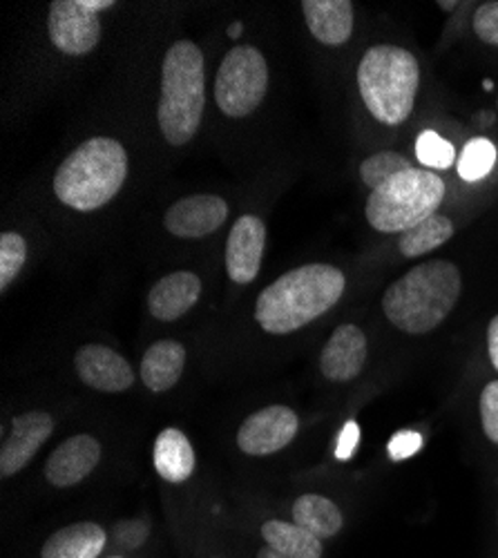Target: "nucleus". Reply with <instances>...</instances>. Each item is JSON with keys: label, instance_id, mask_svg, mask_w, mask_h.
<instances>
[{"label": "nucleus", "instance_id": "obj_1", "mask_svg": "<svg viewBox=\"0 0 498 558\" xmlns=\"http://www.w3.org/2000/svg\"><path fill=\"white\" fill-rule=\"evenodd\" d=\"M347 289V277L329 264L293 268L268 284L255 302L259 329L270 336H289L329 313Z\"/></svg>", "mask_w": 498, "mask_h": 558}, {"label": "nucleus", "instance_id": "obj_2", "mask_svg": "<svg viewBox=\"0 0 498 558\" xmlns=\"http://www.w3.org/2000/svg\"><path fill=\"white\" fill-rule=\"evenodd\" d=\"M461 293L459 266L447 259H429L396 279L382 295V311L398 331L427 336L457 308Z\"/></svg>", "mask_w": 498, "mask_h": 558}, {"label": "nucleus", "instance_id": "obj_3", "mask_svg": "<svg viewBox=\"0 0 498 558\" xmlns=\"http://www.w3.org/2000/svg\"><path fill=\"white\" fill-rule=\"evenodd\" d=\"M127 177V153L110 136L81 144L59 166L54 193L61 204L78 213H93L110 204Z\"/></svg>", "mask_w": 498, "mask_h": 558}, {"label": "nucleus", "instance_id": "obj_4", "mask_svg": "<svg viewBox=\"0 0 498 558\" xmlns=\"http://www.w3.org/2000/svg\"><path fill=\"white\" fill-rule=\"evenodd\" d=\"M206 108L204 54L193 40H177L163 57L159 128L170 146H184L197 134Z\"/></svg>", "mask_w": 498, "mask_h": 558}, {"label": "nucleus", "instance_id": "obj_5", "mask_svg": "<svg viewBox=\"0 0 498 558\" xmlns=\"http://www.w3.org/2000/svg\"><path fill=\"white\" fill-rule=\"evenodd\" d=\"M421 65L400 45H374L357 65V89L372 117L385 125H400L416 106Z\"/></svg>", "mask_w": 498, "mask_h": 558}, {"label": "nucleus", "instance_id": "obj_6", "mask_svg": "<svg viewBox=\"0 0 498 558\" xmlns=\"http://www.w3.org/2000/svg\"><path fill=\"white\" fill-rule=\"evenodd\" d=\"M445 199L442 179L427 168L404 170L369 193L365 215L372 228L393 235L436 215Z\"/></svg>", "mask_w": 498, "mask_h": 558}, {"label": "nucleus", "instance_id": "obj_7", "mask_svg": "<svg viewBox=\"0 0 498 558\" xmlns=\"http://www.w3.org/2000/svg\"><path fill=\"white\" fill-rule=\"evenodd\" d=\"M268 89V65L253 45H238L221 61L215 78V101L231 119L253 114Z\"/></svg>", "mask_w": 498, "mask_h": 558}, {"label": "nucleus", "instance_id": "obj_8", "mask_svg": "<svg viewBox=\"0 0 498 558\" xmlns=\"http://www.w3.org/2000/svg\"><path fill=\"white\" fill-rule=\"evenodd\" d=\"M300 417L291 407L270 404L251 413L238 432V447L246 456H270L293 442Z\"/></svg>", "mask_w": 498, "mask_h": 558}, {"label": "nucleus", "instance_id": "obj_9", "mask_svg": "<svg viewBox=\"0 0 498 558\" xmlns=\"http://www.w3.org/2000/svg\"><path fill=\"white\" fill-rule=\"evenodd\" d=\"M48 34L54 48L68 57H85L101 38L99 14L87 12L81 0H54L50 5Z\"/></svg>", "mask_w": 498, "mask_h": 558}, {"label": "nucleus", "instance_id": "obj_10", "mask_svg": "<svg viewBox=\"0 0 498 558\" xmlns=\"http://www.w3.org/2000/svg\"><path fill=\"white\" fill-rule=\"evenodd\" d=\"M54 417L48 411H27L16 415L12 429L0 447V476L12 478L23 472L38 449L50 440Z\"/></svg>", "mask_w": 498, "mask_h": 558}, {"label": "nucleus", "instance_id": "obj_11", "mask_svg": "<svg viewBox=\"0 0 498 558\" xmlns=\"http://www.w3.org/2000/svg\"><path fill=\"white\" fill-rule=\"evenodd\" d=\"M101 456L104 449L95 436H72L50 453L48 462H45V478L57 489L74 487L99 468Z\"/></svg>", "mask_w": 498, "mask_h": 558}, {"label": "nucleus", "instance_id": "obj_12", "mask_svg": "<svg viewBox=\"0 0 498 558\" xmlns=\"http://www.w3.org/2000/svg\"><path fill=\"white\" fill-rule=\"evenodd\" d=\"M74 368L85 387L101 393H123L134 385L130 362L104 344L81 347L74 355Z\"/></svg>", "mask_w": 498, "mask_h": 558}, {"label": "nucleus", "instance_id": "obj_13", "mask_svg": "<svg viewBox=\"0 0 498 558\" xmlns=\"http://www.w3.org/2000/svg\"><path fill=\"white\" fill-rule=\"evenodd\" d=\"M369 360V340L355 324H342L327 340L320 353V374L329 383H351Z\"/></svg>", "mask_w": 498, "mask_h": 558}, {"label": "nucleus", "instance_id": "obj_14", "mask_svg": "<svg viewBox=\"0 0 498 558\" xmlns=\"http://www.w3.org/2000/svg\"><path fill=\"white\" fill-rule=\"evenodd\" d=\"M226 219H229V204L217 195H191L174 202L163 223L168 232L181 240H199L215 232Z\"/></svg>", "mask_w": 498, "mask_h": 558}, {"label": "nucleus", "instance_id": "obj_15", "mask_svg": "<svg viewBox=\"0 0 498 558\" xmlns=\"http://www.w3.org/2000/svg\"><path fill=\"white\" fill-rule=\"evenodd\" d=\"M266 246V226L255 215L235 221L226 244V270L235 284H251L259 275Z\"/></svg>", "mask_w": 498, "mask_h": 558}, {"label": "nucleus", "instance_id": "obj_16", "mask_svg": "<svg viewBox=\"0 0 498 558\" xmlns=\"http://www.w3.org/2000/svg\"><path fill=\"white\" fill-rule=\"evenodd\" d=\"M202 295V279L195 272L177 270L161 277L148 293V311L159 322L184 317Z\"/></svg>", "mask_w": 498, "mask_h": 558}, {"label": "nucleus", "instance_id": "obj_17", "mask_svg": "<svg viewBox=\"0 0 498 558\" xmlns=\"http://www.w3.org/2000/svg\"><path fill=\"white\" fill-rule=\"evenodd\" d=\"M311 34L329 48H340L353 34V3L349 0H302Z\"/></svg>", "mask_w": 498, "mask_h": 558}, {"label": "nucleus", "instance_id": "obj_18", "mask_svg": "<svg viewBox=\"0 0 498 558\" xmlns=\"http://www.w3.org/2000/svg\"><path fill=\"white\" fill-rule=\"evenodd\" d=\"M155 472L170 485L186 483L197 468L195 449L184 432L174 427L163 429L153 447Z\"/></svg>", "mask_w": 498, "mask_h": 558}, {"label": "nucleus", "instance_id": "obj_19", "mask_svg": "<svg viewBox=\"0 0 498 558\" xmlns=\"http://www.w3.org/2000/svg\"><path fill=\"white\" fill-rule=\"evenodd\" d=\"M108 545L99 523L81 521L54 532L40 547V558H99Z\"/></svg>", "mask_w": 498, "mask_h": 558}, {"label": "nucleus", "instance_id": "obj_20", "mask_svg": "<svg viewBox=\"0 0 498 558\" xmlns=\"http://www.w3.org/2000/svg\"><path fill=\"white\" fill-rule=\"evenodd\" d=\"M184 368L186 347L177 340H159L144 353L139 376L153 393H166L184 376Z\"/></svg>", "mask_w": 498, "mask_h": 558}, {"label": "nucleus", "instance_id": "obj_21", "mask_svg": "<svg viewBox=\"0 0 498 558\" xmlns=\"http://www.w3.org/2000/svg\"><path fill=\"white\" fill-rule=\"evenodd\" d=\"M293 523L320 541L336 538L344 530L342 509L323 494H304L293 502Z\"/></svg>", "mask_w": 498, "mask_h": 558}, {"label": "nucleus", "instance_id": "obj_22", "mask_svg": "<svg viewBox=\"0 0 498 558\" xmlns=\"http://www.w3.org/2000/svg\"><path fill=\"white\" fill-rule=\"evenodd\" d=\"M262 538L268 547L289 556V558H323L325 547L318 536L297 523H287L280 519H270L262 525Z\"/></svg>", "mask_w": 498, "mask_h": 558}, {"label": "nucleus", "instance_id": "obj_23", "mask_svg": "<svg viewBox=\"0 0 498 558\" xmlns=\"http://www.w3.org/2000/svg\"><path fill=\"white\" fill-rule=\"evenodd\" d=\"M451 238H454V223H451L449 217L436 213L418 226L402 232L398 240V248L406 259L423 257L447 244Z\"/></svg>", "mask_w": 498, "mask_h": 558}, {"label": "nucleus", "instance_id": "obj_24", "mask_svg": "<svg viewBox=\"0 0 498 558\" xmlns=\"http://www.w3.org/2000/svg\"><path fill=\"white\" fill-rule=\"evenodd\" d=\"M496 159H498L496 146L489 142V138L476 136L472 142H467V146L461 153V159L457 166L459 177L470 183L481 181L491 172V168L496 166Z\"/></svg>", "mask_w": 498, "mask_h": 558}, {"label": "nucleus", "instance_id": "obj_25", "mask_svg": "<svg viewBox=\"0 0 498 558\" xmlns=\"http://www.w3.org/2000/svg\"><path fill=\"white\" fill-rule=\"evenodd\" d=\"M412 161L402 157L396 150H385V153H376L372 157H367L360 166V179L365 185H369V191L380 189L385 181H389L391 177L412 170Z\"/></svg>", "mask_w": 498, "mask_h": 558}, {"label": "nucleus", "instance_id": "obj_26", "mask_svg": "<svg viewBox=\"0 0 498 558\" xmlns=\"http://www.w3.org/2000/svg\"><path fill=\"white\" fill-rule=\"evenodd\" d=\"M416 159L432 170H447L457 161V150L434 130H423L416 138Z\"/></svg>", "mask_w": 498, "mask_h": 558}, {"label": "nucleus", "instance_id": "obj_27", "mask_svg": "<svg viewBox=\"0 0 498 558\" xmlns=\"http://www.w3.org/2000/svg\"><path fill=\"white\" fill-rule=\"evenodd\" d=\"M27 262V244L19 232H3L0 235V291L8 293L16 275Z\"/></svg>", "mask_w": 498, "mask_h": 558}, {"label": "nucleus", "instance_id": "obj_28", "mask_svg": "<svg viewBox=\"0 0 498 558\" xmlns=\"http://www.w3.org/2000/svg\"><path fill=\"white\" fill-rule=\"evenodd\" d=\"M478 415L485 438L498 447V378L483 387L478 396Z\"/></svg>", "mask_w": 498, "mask_h": 558}, {"label": "nucleus", "instance_id": "obj_29", "mask_svg": "<svg viewBox=\"0 0 498 558\" xmlns=\"http://www.w3.org/2000/svg\"><path fill=\"white\" fill-rule=\"evenodd\" d=\"M474 34L498 48V0H489L474 12Z\"/></svg>", "mask_w": 498, "mask_h": 558}, {"label": "nucleus", "instance_id": "obj_30", "mask_svg": "<svg viewBox=\"0 0 498 558\" xmlns=\"http://www.w3.org/2000/svg\"><path fill=\"white\" fill-rule=\"evenodd\" d=\"M421 445H423V438L418 434H412V432L398 434L389 445V453L393 460H400L406 456H414L421 449Z\"/></svg>", "mask_w": 498, "mask_h": 558}, {"label": "nucleus", "instance_id": "obj_31", "mask_svg": "<svg viewBox=\"0 0 498 558\" xmlns=\"http://www.w3.org/2000/svg\"><path fill=\"white\" fill-rule=\"evenodd\" d=\"M357 445V425L355 423H349L344 429H342V436H340V445H338V458L347 460L353 449Z\"/></svg>", "mask_w": 498, "mask_h": 558}, {"label": "nucleus", "instance_id": "obj_32", "mask_svg": "<svg viewBox=\"0 0 498 558\" xmlns=\"http://www.w3.org/2000/svg\"><path fill=\"white\" fill-rule=\"evenodd\" d=\"M487 355H489L494 371L498 374V315L491 317L489 327H487Z\"/></svg>", "mask_w": 498, "mask_h": 558}, {"label": "nucleus", "instance_id": "obj_33", "mask_svg": "<svg viewBox=\"0 0 498 558\" xmlns=\"http://www.w3.org/2000/svg\"><path fill=\"white\" fill-rule=\"evenodd\" d=\"M81 3L87 12H93V14H101V12L112 10L117 5L114 0H81Z\"/></svg>", "mask_w": 498, "mask_h": 558}, {"label": "nucleus", "instance_id": "obj_34", "mask_svg": "<svg viewBox=\"0 0 498 558\" xmlns=\"http://www.w3.org/2000/svg\"><path fill=\"white\" fill-rule=\"evenodd\" d=\"M255 558H289V556H284V554H280V551H276L274 547H268V545H264L259 551H257V556Z\"/></svg>", "mask_w": 498, "mask_h": 558}, {"label": "nucleus", "instance_id": "obj_35", "mask_svg": "<svg viewBox=\"0 0 498 558\" xmlns=\"http://www.w3.org/2000/svg\"><path fill=\"white\" fill-rule=\"evenodd\" d=\"M240 34H242V23H233V25L229 27V36H231V38H240Z\"/></svg>", "mask_w": 498, "mask_h": 558}, {"label": "nucleus", "instance_id": "obj_36", "mask_svg": "<svg viewBox=\"0 0 498 558\" xmlns=\"http://www.w3.org/2000/svg\"><path fill=\"white\" fill-rule=\"evenodd\" d=\"M440 8H445V10H451V8H454V3H440Z\"/></svg>", "mask_w": 498, "mask_h": 558}, {"label": "nucleus", "instance_id": "obj_37", "mask_svg": "<svg viewBox=\"0 0 498 558\" xmlns=\"http://www.w3.org/2000/svg\"><path fill=\"white\" fill-rule=\"evenodd\" d=\"M496 527H498V511H496Z\"/></svg>", "mask_w": 498, "mask_h": 558}, {"label": "nucleus", "instance_id": "obj_38", "mask_svg": "<svg viewBox=\"0 0 498 558\" xmlns=\"http://www.w3.org/2000/svg\"><path fill=\"white\" fill-rule=\"evenodd\" d=\"M108 558H123V556H108Z\"/></svg>", "mask_w": 498, "mask_h": 558}, {"label": "nucleus", "instance_id": "obj_39", "mask_svg": "<svg viewBox=\"0 0 498 558\" xmlns=\"http://www.w3.org/2000/svg\"><path fill=\"white\" fill-rule=\"evenodd\" d=\"M212 558H223V556H212Z\"/></svg>", "mask_w": 498, "mask_h": 558}]
</instances>
